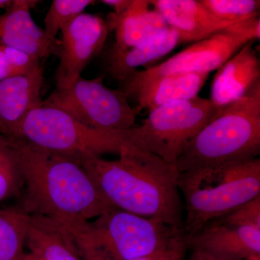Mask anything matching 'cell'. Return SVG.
I'll list each match as a JSON object with an SVG mask.
<instances>
[{"mask_svg": "<svg viewBox=\"0 0 260 260\" xmlns=\"http://www.w3.org/2000/svg\"><path fill=\"white\" fill-rule=\"evenodd\" d=\"M10 139L23 176L19 208L27 215L53 219L77 234L85 230L90 219L114 208L75 159L23 138Z\"/></svg>", "mask_w": 260, "mask_h": 260, "instance_id": "obj_1", "label": "cell"}, {"mask_svg": "<svg viewBox=\"0 0 260 260\" xmlns=\"http://www.w3.org/2000/svg\"><path fill=\"white\" fill-rule=\"evenodd\" d=\"M74 159L114 208L184 229L177 167L136 148L121 154L117 160L90 155Z\"/></svg>", "mask_w": 260, "mask_h": 260, "instance_id": "obj_2", "label": "cell"}, {"mask_svg": "<svg viewBox=\"0 0 260 260\" xmlns=\"http://www.w3.org/2000/svg\"><path fill=\"white\" fill-rule=\"evenodd\" d=\"M260 154V81L220 108L178 158V172L249 161Z\"/></svg>", "mask_w": 260, "mask_h": 260, "instance_id": "obj_3", "label": "cell"}, {"mask_svg": "<svg viewBox=\"0 0 260 260\" xmlns=\"http://www.w3.org/2000/svg\"><path fill=\"white\" fill-rule=\"evenodd\" d=\"M178 187L184 197V231L189 238L260 195V159L179 173Z\"/></svg>", "mask_w": 260, "mask_h": 260, "instance_id": "obj_4", "label": "cell"}, {"mask_svg": "<svg viewBox=\"0 0 260 260\" xmlns=\"http://www.w3.org/2000/svg\"><path fill=\"white\" fill-rule=\"evenodd\" d=\"M130 129H95L84 125L55 108L41 105L29 113L19 138L32 144L75 158L80 155H119L134 148Z\"/></svg>", "mask_w": 260, "mask_h": 260, "instance_id": "obj_5", "label": "cell"}, {"mask_svg": "<svg viewBox=\"0 0 260 260\" xmlns=\"http://www.w3.org/2000/svg\"><path fill=\"white\" fill-rule=\"evenodd\" d=\"M218 110L210 99L199 96L164 104L130 129L132 143L176 167L186 145Z\"/></svg>", "mask_w": 260, "mask_h": 260, "instance_id": "obj_6", "label": "cell"}, {"mask_svg": "<svg viewBox=\"0 0 260 260\" xmlns=\"http://www.w3.org/2000/svg\"><path fill=\"white\" fill-rule=\"evenodd\" d=\"M184 232V229L173 227L160 219L114 208L89 222L80 233L113 259L133 260L166 247Z\"/></svg>", "mask_w": 260, "mask_h": 260, "instance_id": "obj_7", "label": "cell"}, {"mask_svg": "<svg viewBox=\"0 0 260 260\" xmlns=\"http://www.w3.org/2000/svg\"><path fill=\"white\" fill-rule=\"evenodd\" d=\"M42 105L59 109L84 125L103 130L131 129L138 115L124 93L108 88L102 77L88 80L81 76L68 88H56Z\"/></svg>", "mask_w": 260, "mask_h": 260, "instance_id": "obj_8", "label": "cell"}, {"mask_svg": "<svg viewBox=\"0 0 260 260\" xmlns=\"http://www.w3.org/2000/svg\"><path fill=\"white\" fill-rule=\"evenodd\" d=\"M250 42L246 38L223 30L192 45L151 68L136 71L122 83L121 91L131 97L143 85L162 77L189 73H210L218 70L239 49Z\"/></svg>", "mask_w": 260, "mask_h": 260, "instance_id": "obj_9", "label": "cell"}, {"mask_svg": "<svg viewBox=\"0 0 260 260\" xmlns=\"http://www.w3.org/2000/svg\"><path fill=\"white\" fill-rule=\"evenodd\" d=\"M109 30L104 19L86 13L63 28L57 45L59 63L55 75L56 88H68L81 77L87 65L102 51Z\"/></svg>", "mask_w": 260, "mask_h": 260, "instance_id": "obj_10", "label": "cell"}, {"mask_svg": "<svg viewBox=\"0 0 260 260\" xmlns=\"http://www.w3.org/2000/svg\"><path fill=\"white\" fill-rule=\"evenodd\" d=\"M188 249L223 260H248L260 256V228L231 226L210 220L186 238Z\"/></svg>", "mask_w": 260, "mask_h": 260, "instance_id": "obj_11", "label": "cell"}, {"mask_svg": "<svg viewBox=\"0 0 260 260\" xmlns=\"http://www.w3.org/2000/svg\"><path fill=\"white\" fill-rule=\"evenodd\" d=\"M44 83L42 65L26 75L0 80V133L19 138L29 113L40 107Z\"/></svg>", "mask_w": 260, "mask_h": 260, "instance_id": "obj_12", "label": "cell"}, {"mask_svg": "<svg viewBox=\"0 0 260 260\" xmlns=\"http://www.w3.org/2000/svg\"><path fill=\"white\" fill-rule=\"evenodd\" d=\"M149 3L169 27L178 32L180 43L200 42L235 23L217 18L200 0H153Z\"/></svg>", "mask_w": 260, "mask_h": 260, "instance_id": "obj_13", "label": "cell"}, {"mask_svg": "<svg viewBox=\"0 0 260 260\" xmlns=\"http://www.w3.org/2000/svg\"><path fill=\"white\" fill-rule=\"evenodd\" d=\"M41 1L12 0L0 15V44L27 53L41 59L50 55L55 46L48 42L44 30L39 28L31 15Z\"/></svg>", "mask_w": 260, "mask_h": 260, "instance_id": "obj_14", "label": "cell"}, {"mask_svg": "<svg viewBox=\"0 0 260 260\" xmlns=\"http://www.w3.org/2000/svg\"><path fill=\"white\" fill-rule=\"evenodd\" d=\"M252 42L243 46L215 73L210 100L218 109L240 99L260 81L259 56Z\"/></svg>", "mask_w": 260, "mask_h": 260, "instance_id": "obj_15", "label": "cell"}, {"mask_svg": "<svg viewBox=\"0 0 260 260\" xmlns=\"http://www.w3.org/2000/svg\"><path fill=\"white\" fill-rule=\"evenodd\" d=\"M25 246L42 260H84L77 238L63 224L42 215H29Z\"/></svg>", "mask_w": 260, "mask_h": 260, "instance_id": "obj_16", "label": "cell"}, {"mask_svg": "<svg viewBox=\"0 0 260 260\" xmlns=\"http://www.w3.org/2000/svg\"><path fill=\"white\" fill-rule=\"evenodd\" d=\"M108 24L110 29L115 28V42L109 53L125 51L169 28L162 15L147 0H133L122 15H112Z\"/></svg>", "mask_w": 260, "mask_h": 260, "instance_id": "obj_17", "label": "cell"}, {"mask_svg": "<svg viewBox=\"0 0 260 260\" xmlns=\"http://www.w3.org/2000/svg\"><path fill=\"white\" fill-rule=\"evenodd\" d=\"M209 73H189L162 77L140 87L131 97L138 100L137 112H149L164 104L198 96Z\"/></svg>", "mask_w": 260, "mask_h": 260, "instance_id": "obj_18", "label": "cell"}, {"mask_svg": "<svg viewBox=\"0 0 260 260\" xmlns=\"http://www.w3.org/2000/svg\"><path fill=\"white\" fill-rule=\"evenodd\" d=\"M180 44L179 34L170 28L125 51L109 53L107 70L113 78L124 81L139 67L169 54Z\"/></svg>", "mask_w": 260, "mask_h": 260, "instance_id": "obj_19", "label": "cell"}, {"mask_svg": "<svg viewBox=\"0 0 260 260\" xmlns=\"http://www.w3.org/2000/svg\"><path fill=\"white\" fill-rule=\"evenodd\" d=\"M28 217L19 207L0 209V260H23Z\"/></svg>", "mask_w": 260, "mask_h": 260, "instance_id": "obj_20", "label": "cell"}, {"mask_svg": "<svg viewBox=\"0 0 260 260\" xmlns=\"http://www.w3.org/2000/svg\"><path fill=\"white\" fill-rule=\"evenodd\" d=\"M23 172L18 155L8 137L0 133V202L20 196Z\"/></svg>", "mask_w": 260, "mask_h": 260, "instance_id": "obj_21", "label": "cell"}, {"mask_svg": "<svg viewBox=\"0 0 260 260\" xmlns=\"http://www.w3.org/2000/svg\"><path fill=\"white\" fill-rule=\"evenodd\" d=\"M93 0H54L44 18V35L48 42L56 46V37L68 24L84 13Z\"/></svg>", "mask_w": 260, "mask_h": 260, "instance_id": "obj_22", "label": "cell"}, {"mask_svg": "<svg viewBox=\"0 0 260 260\" xmlns=\"http://www.w3.org/2000/svg\"><path fill=\"white\" fill-rule=\"evenodd\" d=\"M211 14L223 21L237 23L259 16V0H200Z\"/></svg>", "mask_w": 260, "mask_h": 260, "instance_id": "obj_23", "label": "cell"}, {"mask_svg": "<svg viewBox=\"0 0 260 260\" xmlns=\"http://www.w3.org/2000/svg\"><path fill=\"white\" fill-rule=\"evenodd\" d=\"M40 65L38 58L0 44V80L28 74Z\"/></svg>", "mask_w": 260, "mask_h": 260, "instance_id": "obj_24", "label": "cell"}, {"mask_svg": "<svg viewBox=\"0 0 260 260\" xmlns=\"http://www.w3.org/2000/svg\"><path fill=\"white\" fill-rule=\"evenodd\" d=\"M212 220L231 226L260 228V195Z\"/></svg>", "mask_w": 260, "mask_h": 260, "instance_id": "obj_25", "label": "cell"}, {"mask_svg": "<svg viewBox=\"0 0 260 260\" xmlns=\"http://www.w3.org/2000/svg\"><path fill=\"white\" fill-rule=\"evenodd\" d=\"M225 30L234 35L246 38L250 42L259 39L260 37L259 16L254 17V18L232 24L231 26L225 29Z\"/></svg>", "mask_w": 260, "mask_h": 260, "instance_id": "obj_26", "label": "cell"}, {"mask_svg": "<svg viewBox=\"0 0 260 260\" xmlns=\"http://www.w3.org/2000/svg\"><path fill=\"white\" fill-rule=\"evenodd\" d=\"M75 235L79 244L84 260H115L85 234L80 233Z\"/></svg>", "mask_w": 260, "mask_h": 260, "instance_id": "obj_27", "label": "cell"}, {"mask_svg": "<svg viewBox=\"0 0 260 260\" xmlns=\"http://www.w3.org/2000/svg\"><path fill=\"white\" fill-rule=\"evenodd\" d=\"M184 237H185V234L184 232L177 236L175 239H173L172 242L166 247L148 254V255L141 256V257L133 260H169L177 248L178 244L184 239Z\"/></svg>", "mask_w": 260, "mask_h": 260, "instance_id": "obj_28", "label": "cell"}, {"mask_svg": "<svg viewBox=\"0 0 260 260\" xmlns=\"http://www.w3.org/2000/svg\"><path fill=\"white\" fill-rule=\"evenodd\" d=\"M133 0H103L102 3L109 5L114 10V15L119 16L129 8Z\"/></svg>", "mask_w": 260, "mask_h": 260, "instance_id": "obj_29", "label": "cell"}, {"mask_svg": "<svg viewBox=\"0 0 260 260\" xmlns=\"http://www.w3.org/2000/svg\"><path fill=\"white\" fill-rule=\"evenodd\" d=\"M188 249L186 244V238L184 237L178 244L175 250L173 252L172 255L169 260H184L186 251Z\"/></svg>", "mask_w": 260, "mask_h": 260, "instance_id": "obj_30", "label": "cell"}, {"mask_svg": "<svg viewBox=\"0 0 260 260\" xmlns=\"http://www.w3.org/2000/svg\"><path fill=\"white\" fill-rule=\"evenodd\" d=\"M188 260H223L215 257L205 251L192 249L190 257Z\"/></svg>", "mask_w": 260, "mask_h": 260, "instance_id": "obj_31", "label": "cell"}, {"mask_svg": "<svg viewBox=\"0 0 260 260\" xmlns=\"http://www.w3.org/2000/svg\"><path fill=\"white\" fill-rule=\"evenodd\" d=\"M12 0H0V8L6 9L11 3Z\"/></svg>", "mask_w": 260, "mask_h": 260, "instance_id": "obj_32", "label": "cell"}, {"mask_svg": "<svg viewBox=\"0 0 260 260\" xmlns=\"http://www.w3.org/2000/svg\"><path fill=\"white\" fill-rule=\"evenodd\" d=\"M23 260H37V258L35 257L32 254L28 253V254H25V257Z\"/></svg>", "mask_w": 260, "mask_h": 260, "instance_id": "obj_33", "label": "cell"}, {"mask_svg": "<svg viewBox=\"0 0 260 260\" xmlns=\"http://www.w3.org/2000/svg\"><path fill=\"white\" fill-rule=\"evenodd\" d=\"M37 260H42V259H37Z\"/></svg>", "mask_w": 260, "mask_h": 260, "instance_id": "obj_34", "label": "cell"}]
</instances>
